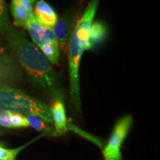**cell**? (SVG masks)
Listing matches in <instances>:
<instances>
[{
  "label": "cell",
  "mask_w": 160,
  "mask_h": 160,
  "mask_svg": "<svg viewBox=\"0 0 160 160\" xmlns=\"http://www.w3.org/2000/svg\"><path fill=\"white\" fill-rule=\"evenodd\" d=\"M5 38L31 82L55 100L62 101L64 90L61 78L40 50L23 33L14 28Z\"/></svg>",
  "instance_id": "obj_1"
},
{
  "label": "cell",
  "mask_w": 160,
  "mask_h": 160,
  "mask_svg": "<svg viewBox=\"0 0 160 160\" xmlns=\"http://www.w3.org/2000/svg\"><path fill=\"white\" fill-rule=\"evenodd\" d=\"M99 0H91L82 17L71 32L68 45L70 97L78 111H81L79 69L84 51L88 50V42L91 24Z\"/></svg>",
  "instance_id": "obj_2"
},
{
  "label": "cell",
  "mask_w": 160,
  "mask_h": 160,
  "mask_svg": "<svg viewBox=\"0 0 160 160\" xmlns=\"http://www.w3.org/2000/svg\"><path fill=\"white\" fill-rule=\"evenodd\" d=\"M1 111L37 116L45 122L53 124L51 108L47 104L5 83H0Z\"/></svg>",
  "instance_id": "obj_3"
},
{
  "label": "cell",
  "mask_w": 160,
  "mask_h": 160,
  "mask_svg": "<svg viewBox=\"0 0 160 160\" xmlns=\"http://www.w3.org/2000/svg\"><path fill=\"white\" fill-rule=\"evenodd\" d=\"M133 118L125 115L116 123L111 137L103 149L105 160H121V147L131 129Z\"/></svg>",
  "instance_id": "obj_4"
},
{
  "label": "cell",
  "mask_w": 160,
  "mask_h": 160,
  "mask_svg": "<svg viewBox=\"0 0 160 160\" xmlns=\"http://www.w3.org/2000/svg\"><path fill=\"white\" fill-rule=\"evenodd\" d=\"M26 29L31 36L33 43L38 48H40L43 45L48 43L58 44L51 29L40 25L35 19L33 13L30 17Z\"/></svg>",
  "instance_id": "obj_5"
},
{
  "label": "cell",
  "mask_w": 160,
  "mask_h": 160,
  "mask_svg": "<svg viewBox=\"0 0 160 160\" xmlns=\"http://www.w3.org/2000/svg\"><path fill=\"white\" fill-rule=\"evenodd\" d=\"M33 15L40 25L51 28L58 20V15L53 7L45 0H39L36 4Z\"/></svg>",
  "instance_id": "obj_6"
},
{
  "label": "cell",
  "mask_w": 160,
  "mask_h": 160,
  "mask_svg": "<svg viewBox=\"0 0 160 160\" xmlns=\"http://www.w3.org/2000/svg\"><path fill=\"white\" fill-rule=\"evenodd\" d=\"M51 113L53 124L55 126L53 131L54 136L62 135L68 131L69 124L65 114V105L61 100H55L51 107Z\"/></svg>",
  "instance_id": "obj_7"
},
{
  "label": "cell",
  "mask_w": 160,
  "mask_h": 160,
  "mask_svg": "<svg viewBox=\"0 0 160 160\" xmlns=\"http://www.w3.org/2000/svg\"><path fill=\"white\" fill-rule=\"evenodd\" d=\"M108 36V30L105 24L101 22H92L88 42V50H91L104 42Z\"/></svg>",
  "instance_id": "obj_8"
},
{
  "label": "cell",
  "mask_w": 160,
  "mask_h": 160,
  "mask_svg": "<svg viewBox=\"0 0 160 160\" xmlns=\"http://www.w3.org/2000/svg\"><path fill=\"white\" fill-rule=\"evenodd\" d=\"M70 27L71 25L68 19H58L54 25L51 28V31L55 36L58 45H59L62 48H63L67 44Z\"/></svg>",
  "instance_id": "obj_9"
},
{
  "label": "cell",
  "mask_w": 160,
  "mask_h": 160,
  "mask_svg": "<svg viewBox=\"0 0 160 160\" xmlns=\"http://www.w3.org/2000/svg\"><path fill=\"white\" fill-rule=\"evenodd\" d=\"M11 12L13 17L14 25L17 27L23 28L26 29L28 22L31 14H29L22 8L13 2V1H11Z\"/></svg>",
  "instance_id": "obj_10"
},
{
  "label": "cell",
  "mask_w": 160,
  "mask_h": 160,
  "mask_svg": "<svg viewBox=\"0 0 160 160\" xmlns=\"http://www.w3.org/2000/svg\"><path fill=\"white\" fill-rule=\"evenodd\" d=\"M13 28L8 19L7 4L5 0H0V35L5 37Z\"/></svg>",
  "instance_id": "obj_11"
},
{
  "label": "cell",
  "mask_w": 160,
  "mask_h": 160,
  "mask_svg": "<svg viewBox=\"0 0 160 160\" xmlns=\"http://www.w3.org/2000/svg\"><path fill=\"white\" fill-rule=\"evenodd\" d=\"M39 50L50 63L57 65L59 62V51L58 44H46L40 48Z\"/></svg>",
  "instance_id": "obj_12"
},
{
  "label": "cell",
  "mask_w": 160,
  "mask_h": 160,
  "mask_svg": "<svg viewBox=\"0 0 160 160\" xmlns=\"http://www.w3.org/2000/svg\"><path fill=\"white\" fill-rule=\"evenodd\" d=\"M29 144H26L14 149H8L0 146V160H16L18 154Z\"/></svg>",
  "instance_id": "obj_13"
},
{
  "label": "cell",
  "mask_w": 160,
  "mask_h": 160,
  "mask_svg": "<svg viewBox=\"0 0 160 160\" xmlns=\"http://www.w3.org/2000/svg\"><path fill=\"white\" fill-rule=\"evenodd\" d=\"M27 118L29 126L34 128L37 131H51V128H50L45 122L41 118L37 117V116L33 115H28L25 116Z\"/></svg>",
  "instance_id": "obj_14"
},
{
  "label": "cell",
  "mask_w": 160,
  "mask_h": 160,
  "mask_svg": "<svg viewBox=\"0 0 160 160\" xmlns=\"http://www.w3.org/2000/svg\"><path fill=\"white\" fill-rule=\"evenodd\" d=\"M11 122L13 128H21L29 127L28 122L25 115L20 113H11Z\"/></svg>",
  "instance_id": "obj_15"
},
{
  "label": "cell",
  "mask_w": 160,
  "mask_h": 160,
  "mask_svg": "<svg viewBox=\"0 0 160 160\" xmlns=\"http://www.w3.org/2000/svg\"><path fill=\"white\" fill-rule=\"evenodd\" d=\"M0 127L13 128L11 122V113L7 111L0 112Z\"/></svg>",
  "instance_id": "obj_16"
},
{
  "label": "cell",
  "mask_w": 160,
  "mask_h": 160,
  "mask_svg": "<svg viewBox=\"0 0 160 160\" xmlns=\"http://www.w3.org/2000/svg\"><path fill=\"white\" fill-rule=\"evenodd\" d=\"M11 1H13V2L22 8L29 14L33 13V3L31 0H11Z\"/></svg>",
  "instance_id": "obj_17"
},
{
  "label": "cell",
  "mask_w": 160,
  "mask_h": 160,
  "mask_svg": "<svg viewBox=\"0 0 160 160\" xmlns=\"http://www.w3.org/2000/svg\"><path fill=\"white\" fill-rule=\"evenodd\" d=\"M2 133H3V131H1V130H0V135L2 134Z\"/></svg>",
  "instance_id": "obj_18"
},
{
  "label": "cell",
  "mask_w": 160,
  "mask_h": 160,
  "mask_svg": "<svg viewBox=\"0 0 160 160\" xmlns=\"http://www.w3.org/2000/svg\"><path fill=\"white\" fill-rule=\"evenodd\" d=\"M31 1L32 2H33V3H34L35 2V1H36V0H31Z\"/></svg>",
  "instance_id": "obj_19"
}]
</instances>
